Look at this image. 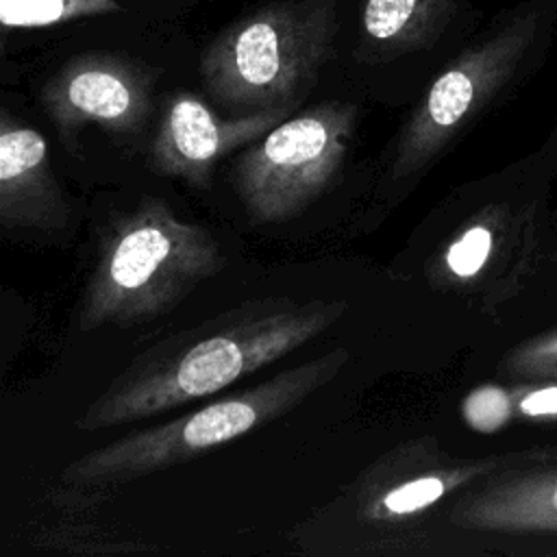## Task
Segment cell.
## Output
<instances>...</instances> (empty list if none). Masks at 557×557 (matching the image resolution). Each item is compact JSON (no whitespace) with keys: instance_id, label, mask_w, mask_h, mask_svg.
<instances>
[{"instance_id":"cell-1","label":"cell","mask_w":557,"mask_h":557,"mask_svg":"<svg viewBox=\"0 0 557 557\" xmlns=\"http://www.w3.org/2000/svg\"><path fill=\"white\" fill-rule=\"evenodd\" d=\"M346 300L268 298L228 309L139 352L78 416L83 431L152 418L209 398L311 342Z\"/></svg>"},{"instance_id":"cell-2","label":"cell","mask_w":557,"mask_h":557,"mask_svg":"<svg viewBox=\"0 0 557 557\" xmlns=\"http://www.w3.org/2000/svg\"><path fill=\"white\" fill-rule=\"evenodd\" d=\"M555 37L557 0L500 9L429 83L396 137L392 176L426 170L487 109L542 70Z\"/></svg>"},{"instance_id":"cell-3","label":"cell","mask_w":557,"mask_h":557,"mask_svg":"<svg viewBox=\"0 0 557 557\" xmlns=\"http://www.w3.org/2000/svg\"><path fill=\"white\" fill-rule=\"evenodd\" d=\"M224 265L211 231L181 220L159 198H144L102 226L78 329L131 326L163 315Z\"/></svg>"},{"instance_id":"cell-4","label":"cell","mask_w":557,"mask_h":557,"mask_svg":"<svg viewBox=\"0 0 557 557\" xmlns=\"http://www.w3.org/2000/svg\"><path fill=\"white\" fill-rule=\"evenodd\" d=\"M348 350L335 348L278 374L215 398L185 416L131 431L94 448L63 468V481L78 487L126 483L170 466L207 455L283 418L313 392L331 383L346 366Z\"/></svg>"},{"instance_id":"cell-5","label":"cell","mask_w":557,"mask_h":557,"mask_svg":"<svg viewBox=\"0 0 557 557\" xmlns=\"http://www.w3.org/2000/svg\"><path fill=\"white\" fill-rule=\"evenodd\" d=\"M335 0H272L226 24L200 54L209 98L233 115L294 102L335 54Z\"/></svg>"},{"instance_id":"cell-6","label":"cell","mask_w":557,"mask_h":557,"mask_svg":"<svg viewBox=\"0 0 557 557\" xmlns=\"http://www.w3.org/2000/svg\"><path fill=\"white\" fill-rule=\"evenodd\" d=\"M357 124V107L342 100L287 115L235 163V191L259 224L302 213L337 181Z\"/></svg>"},{"instance_id":"cell-7","label":"cell","mask_w":557,"mask_h":557,"mask_svg":"<svg viewBox=\"0 0 557 557\" xmlns=\"http://www.w3.org/2000/svg\"><path fill=\"white\" fill-rule=\"evenodd\" d=\"M537 202L500 198L463 220L426 263L442 292L472 296L483 307L509 300L529 278L537 248Z\"/></svg>"},{"instance_id":"cell-8","label":"cell","mask_w":557,"mask_h":557,"mask_svg":"<svg viewBox=\"0 0 557 557\" xmlns=\"http://www.w3.org/2000/svg\"><path fill=\"white\" fill-rule=\"evenodd\" d=\"M505 455L455 459L433 437H420L381 457L355 487V516L381 533L407 531L431 509L453 500L492 472Z\"/></svg>"},{"instance_id":"cell-9","label":"cell","mask_w":557,"mask_h":557,"mask_svg":"<svg viewBox=\"0 0 557 557\" xmlns=\"http://www.w3.org/2000/svg\"><path fill=\"white\" fill-rule=\"evenodd\" d=\"M154 72L115 52L67 59L41 89V102L63 141L96 124L117 137H135L152 111Z\"/></svg>"},{"instance_id":"cell-10","label":"cell","mask_w":557,"mask_h":557,"mask_svg":"<svg viewBox=\"0 0 557 557\" xmlns=\"http://www.w3.org/2000/svg\"><path fill=\"white\" fill-rule=\"evenodd\" d=\"M450 505V522L459 529L557 535V448L507 453Z\"/></svg>"},{"instance_id":"cell-11","label":"cell","mask_w":557,"mask_h":557,"mask_svg":"<svg viewBox=\"0 0 557 557\" xmlns=\"http://www.w3.org/2000/svg\"><path fill=\"white\" fill-rule=\"evenodd\" d=\"M292 109L278 107L222 117L198 96L176 91L165 100L150 144V165L161 176L178 178L196 189H209L220 159L257 141L285 120Z\"/></svg>"},{"instance_id":"cell-12","label":"cell","mask_w":557,"mask_h":557,"mask_svg":"<svg viewBox=\"0 0 557 557\" xmlns=\"http://www.w3.org/2000/svg\"><path fill=\"white\" fill-rule=\"evenodd\" d=\"M70 207L50 163L44 135L0 111V226L4 231H63Z\"/></svg>"},{"instance_id":"cell-13","label":"cell","mask_w":557,"mask_h":557,"mask_svg":"<svg viewBox=\"0 0 557 557\" xmlns=\"http://www.w3.org/2000/svg\"><path fill=\"white\" fill-rule=\"evenodd\" d=\"M468 15L470 0H363L355 54L381 63L429 50Z\"/></svg>"},{"instance_id":"cell-14","label":"cell","mask_w":557,"mask_h":557,"mask_svg":"<svg viewBox=\"0 0 557 557\" xmlns=\"http://www.w3.org/2000/svg\"><path fill=\"white\" fill-rule=\"evenodd\" d=\"M120 11L117 0H0V24L4 30L46 28Z\"/></svg>"},{"instance_id":"cell-15","label":"cell","mask_w":557,"mask_h":557,"mask_svg":"<svg viewBox=\"0 0 557 557\" xmlns=\"http://www.w3.org/2000/svg\"><path fill=\"white\" fill-rule=\"evenodd\" d=\"M498 368L509 379H557V326L511 346Z\"/></svg>"},{"instance_id":"cell-16","label":"cell","mask_w":557,"mask_h":557,"mask_svg":"<svg viewBox=\"0 0 557 557\" xmlns=\"http://www.w3.org/2000/svg\"><path fill=\"white\" fill-rule=\"evenodd\" d=\"M466 424L479 433H494L513 420L507 385L485 383L474 387L461 403Z\"/></svg>"},{"instance_id":"cell-17","label":"cell","mask_w":557,"mask_h":557,"mask_svg":"<svg viewBox=\"0 0 557 557\" xmlns=\"http://www.w3.org/2000/svg\"><path fill=\"white\" fill-rule=\"evenodd\" d=\"M507 389L513 420L557 422V379H513Z\"/></svg>"},{"instance_id":"cell-18","label":"cell","mask_w":557,"mask_h":557,"mask_svg":"<svg viewBox=\"0 0 557 557\" xmlns=\"http://www.w3.org/2000/svg\"><path fill=\"white\" fill-rule=\"evenodd\" d=\"M555 259H557V255H555Z\"/></svg>"}]
</instances>
